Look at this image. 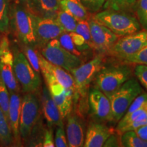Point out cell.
Here are the masks:
<instances>
[{
    "label": "cell",
    "instance_id": "19",
    "mask_svg": "<svg viewBox=\"0 0 147 147\" xmlns=\"http://www.w3.org/2000/svg\"><path fill=\"white\" fill-rule=\"evenodd\" d=\"M27 8L34 15L56 18L60 5L59 0H29Z\"/></svg>",
    "mask_w": 147,
    "mask_h": 147
},
{
    "label": "cell",
    "instance_id": "11",
    "mask_svg": "<svg viewBox=\"0 0 147 147\" xmlns=\"http://www.w3.org/2000/svg\"><path fill=\"white\" fill-rule=\"evenodd\" d=\"M147 46V30L139 31L119 38L112 48L110 54L124 59L127 57L138 52Z\"/></svg>",
    "mask_w": 147,
    "mask_h": 147
},
{
    "label": "cell",
    "instance_id": "23",
    "mask_svg": "<svg viewBox=\"0 0 147 147\" xmlns=\"http://www.w3.org/2000/svg\"><path fill=\"white\" fill-rule=\"evenodd\" d=\"M121 146L147 147V140L141 138L134 130H129L121 134Z\"/></svg>",
    "mask_w": 147,
    "mask_h": 147
},
{
    "label": "cell",
    "instance_id": "6",
    "mask_svg": "<svg viewBox=\"0 0 147 147\" xmlns=\"http://www.w3.org/2000/svg\"><path fill=\"white\" fill-rule=\"evenodd\" d=\"M142 91L138 80L131 78L109 97L113 111V123H117L120 121L131 103Z\"/></svg>",
    "mask_w": 147,
    "mask_h": 147
},
{
    "label": "cell",
    "instance_id": "40",
    "mask_svg": "<svg viewBox=\"0 0 147 147\" xmlns=\"http://www.w3.org/2000/svg\"><path fill=\"white\" fill-rule=\"evenodd\" d=\"M134 131L141 138L147 140V124L136 129Z\"/></svg>",
    "mask_w": 147,
    "mask_h": 147
},
{
    "label": "cell",
    "instance_id": "37",
    "mask_svg": "<svg viewBox=\"0 0 147 147\" xmlns=\"http://www.w3.org/2000/svg\"><path fill=\"white\" fill-rule=\"evenodd\" d=\"M89 12H97L102 7L106 0H79Z\"/></svg>",
    "mask_w": 147,
    "mask_h": 147
},
{
    "label": "cell",
    "instance_id": "13",
    "mask_svg": "<svg viewBox=\"0 0 147 147\" xmlns=\"http://www.w3.org/2000/svg\"><path fill=\"white\" fill-rule=\"evenodd\" d=\"M34 23L37 47L40 48L65 32L55 18L40 17L34 14Z\"/></svg>",
    "mask_w": 147,
    "mask_h": 147
},
{
    "label": "cell",
    "instance_id": "5",
    "mask_svg": "<svg viewBox=\"0 0 147 147\" xmlns=\"http://www.w3.org/2000/svg\"><path fill=\"white\" fill-rule=\"evenodd\" d=\"M103 66V57L100 54L87 63H83L70 71L75 84L74 98H80L82 104H85V100L89 93V86L94 80L97 73Z\"/></svg>",
    "mask_w": 147,
    "mask_h": 147
},
{
    "label": "cell",
    "instance_id": "28",
    "mask_svg": "<svg viewBox=\"0 0 147 147\" xmlns=\"http://www.w3.org/2000/svg\"><path fill=\"white\" fill-rule=\"evenodd\" d=\"M22 45L23 48V53L26 57L27 59L28 60L29 63L32 65V67L38 73L40 72V59H39V52H38L35 47H31L28 45Z\"/></svg>",
    "mask_w": 147,
    "mask_h": 147
},
{
    "label": "cell",
    "instance_id": "14",
    "mask_svg": "<svg viewBox=\"0 0 147 147\" xmlns=\"http://www.w3.org/2000/svg\"><path fill=\"white\" fill-rule=\"evenodd\" d=\"M88 21L91 31L92 48L100 53H110L119 37L92 17Z\"/></svg>",
    "mask_w": 147,
    "mask_h": 147
},
{
    "label": "cell",
    "instance_id": "22",
    "mask_svg": "<svg viewBox=\"0 0 147 147\" xmlns=\"http://www.w3.org/2000/svg\"><path fill=\"white\" fill-rule=\"evenodd\" d=\"M74 94V91L72 90L65 89L59 95H51L63 119H65L71 113Z\"/></svg>",
    "mask_w": 147,
    "mask_h": 147
},
{
    "label": "cell",
    "instance_id": "9",
    "mask_svg": "<svg viewBox=\"0 0 147 147\" xmlns=\"http://www.w3.org/2000/svg\"><path fill=\"white\" fill-rule=\"evenodd\" d=\"M40 53L48 61L59 66L69 73L83 63L81 57L72 54L62 47L58 38L51 40L40 48Z\"/></svg>",
    "mask_w": 147,
    "mask_h": 147
},
{
    "label": "cell",
    "instance_id": "12",
    "mask_svg": "<svg viewBox=\"0 0 147 147\" xmlns=\"http://www.w3.org/2000/svg\"><path fill=\"white\" fill-rule=\"evenodd\" d=\"M89 112L97 122H113V111L109 98L102 91L93 87L88 93Z\"/></svg>",
    "mask_w": 147,
    "mask_h": 147
},
{
    "label": "cell",
    "instance_id": "4",
    "mask_svg": "<svg viewBox=\"0 0 147 147\" xmlns=\"http://www.w3.org/2000/svg\"><path fill=\"white\" fill-rule=\"evenodd\" d=\"M13 69L16 80L23 93H36L41 85V79L32 67L24 53L14 46L13 51Z\"/></svg>",
    "mask_w": 147,
    "mask_h": 147
},
{
    "label": "cell",
    "instance_id": "34",
    "mask_svg": "<svg viewBox=\"0 0 147 147\" xmlns=\"http://www.w3.org/2000/svg\"><path fill=\"white\" fill-rule=\"evenodd\" d=\"M55 146L57 147H67V136H66L65 130L64 129L63 125L57 127L55 131V136L54 138Z\"/></svg>",
    "mask_w": 147,
    "mask_h": 147
},
{
    "label": "cell",
    "instance_id": "27",
    "mask_svg": "<svg viewBox=\"0 0 147 147\" xmlns=\"http://www.w3.org/2000/svg\"><path fill=\"white\" fill-rule=\"evenodd\" d=\"M133 8L142 28L147 30V0H136Z\"/></svg>",
    "mask_w": 147,
    "mask_h": 147
},
{
    "label": "cell",
    "instance_id": "26",
    "mask_svg": "<svg viewBox=\"0 0 147 147\" xmlns=\"http://www.w3.org/2000/svg\"><path fill=\"white\" fill-rule=\"evenodd\" d=\"M10 0H0V33L7 34L9 28V13H10Z\"/></svg>",
    "mask_w": 147,
    "mask_h": 147
},
{
    "label": "cell",
    "instance_id": "39",
    "mask_svg": "<svg viewBox=\"0 0 147 147\" xmlns=\"http://www.w3.org/2000/svg\"><path fill=\"white\" fill-rule=\"evenodd\" d=\"M104 146H121V135L117 132V134L114 132L108 137L106 141L104 143Z\"/></svg>",
    "mask_w": 147,
    "mask_h": 147
},
{
    "label": "cell",
    "instance_id": "41",
    "mask_svg": "<svg viewBox=\"0 0 147 147\" xmlns=\"http://www.w3.org/2000/svg\"><path fill=\"white\" fill-rule=\"evenodd\" d=\"M14 1H16V2L22 3V4L26 5V6H27V3H28L29 0H14Z\"/></svg>",
    "mask_w": 147,
    "mask_h": 147
},
{
    "label": "cell",
    "instance_id": "3",
    "mask_svg": "<svg viewBox=\"0 0 147 147\" xmlns=\"http://www.w3.org/2000/svg\"><path fill=\"white\" fill-rule=\"evenodd\" d=\"M131 66L126 64L102 66L94 80L95 88L104 93L108 98L120 88L123 84L131 78Z\"/></svg>",
    "mask_w": 147,
    "mask_h": 147
},
{
    "label": "cell",
    "instance_id": "33",
    "mask_svg": "<svg viewBox=\"0 0 147 147\" xmlns=\"http://www.w3.org/2000/svg\"><path fill=\"white\" fill-rule=\"evenodd\" d=\"M123 60L128 63L147 65V46L138 52L127 57Z\"/></svg>",
    "mask_w": 147,
    "mask_h": 147
},
{
    "label": "cell",
    "instance_id": "36",
    "mask_svg": "<svg viewBox=\"0 0 147 147\" xmlns=\"http://www.w3.org/2000/svg\"><path fill=\"white\" fill-rule=\"evenodd\" d=\"M134 74L138 82L147 90V65L136 64L134 67Z\"/></svg>",
    "mask_w": 147,
    "mask_h": 147
},
{
    "label": "cell",
    "instance_id": "18",
    "mask_svg": "<svg viewBox=\"0 0 147 147\" xmlns=\"http://www.w3.org/2000/svg\"><path fill=\"white\" fill-rule=\"evenodd\" d=\"M41 106L44 116L49 126L58 127L63 125V118L47 87H44L42 89Z\"/></svg>",
    "mask_w": 147,
    "mask_h": 147
},
{
    "label": "cell",
    "instance_id": "25",
    "mask_svg": "<svg viewBox=\"0 0 147 147\" xmlns=\"http://www.w3.org/2000/svg\"><path fill=\"white\" fill-rule=\"evenodd\" d=\"M14 138L8 121L0 108V142L5 146L13 143Z\"/></svg>",
    "mask_w": 147,
    "mask_h": 147
},
{
    "label": "cell",
    "instance_id": "31",
    "mask_svg": "<svg viewBox=\"0 0 147 147\" xmlns=\"http://www.w3.org/2000/svg\"><path fill=\"white\" fill-rule=\"evenodd\" d=\"M58 39L61 46L64 48L65 50H67V51H69V52H70L74 55H76V56L81 57L82 55V53L77 50L75 45H74L72 40H71L69 32H63V34L59 37Z\"/></svg>",
    "mask_w": 147,
    "mask_h": 147
},
{
    "label": "cell",
    "instance_id": "20",
    "mask_svg": "<svg viewBox=\"0 0 147 147\" xmlns=\"http://www.w3.org/2000/svg\"><path fill=\"white\" fill-rule=\"evenodd\" d=\"M22 97L19 93H10V104L8 122L12 131L14 140L19 142V121Z\"/></svg>",
    "mask_w": 147,
    "mask_h": 147
},
{
    "label": "cell",
    "instance_id": "29",
    "mask_svg": "<svg viewBox=\"0 0 147 147\" xmlns=\"http://www.w3.org/2000/svg\"><path fill=\"white\" fill-rule=\"evenodd\" d=\"M136 1V0H106L104 8L127 12L133 8Z\"/></svg>",
    "mask_w": 147,
    "mask_h": 147
},
{
    "label": "cell",
    "instance_id": "1",
    "mask_svg": "<svg viewBox=\"0 0 147 147\" xmlns=\"http://www.w3.org/2000/svg\"><path fill=\"white\" fill-rule=\"evenodd\" d=\"M9 28L21 45L37 47L34 14L26 5L16 1L10 4Z\"/></svg>",
    "mask_w": 147,
    "mask_h": 147
},
{
    "label": "cell",
    "instance_id": "35",
    "mask_svg": "<svg viewBox=\"0 0 147 147\" xmlns=\"http://www.w3.org/2000/svg\"><path fill=\"white\" fill-rule=\"evenodd\" d=\"M71 40L74 45L77 49V50L80 51V53H82L83 51H88L91 48V47L88 45V43L84 40V38L81 35L77 34L76 32H70L69 33Z\"/></svg>",
    "mask_w": 147,
    "mask_h": 147
},
{
    "label": "cell",
    "instance_id": "10",
    "mask_svg": "<svg viewBox=\"0 0 147 147\" xmlns=\"http://www.w3.org/2000/svg\"><path fill=\"white\" fill-rule=\"evenodd\" d=\"M0 76L9 93H19L20 85L14 73L13 53L6 34L3 35L0 41Z\"/></svg>",
    "mask_w": 147,
    "mask_h": 147
},
{
    "label": "cell",
    "instance_id": "30",
    "mask_svg": "<svg viewBox=\"0 0 147 147\" xmlns=\"http://www.w3.org/2000/svg\"><path fill=\"white\" fill-rule=\"evenodd\" d=\"M9 104H10V93L0 76V108L4 114L7 121L8 119Z\"/></svg>",
    "mask_w": 147,
    "mask_h": 147
},
{
    "label": "cell",
    "instance_id": "7",
    "mask_svg": "<svg viewBox=\"0 0 147 147\" xmlns=\"http://www.w3.org/2000/svg\"><path fill=\"white\" fill-rule=\"evenodd\" d=\"M40 117V104L36 93H26L22 98L19 121L20 138L27 140L32 136Z\"/></svg>",
    "mask_w": 147,
    "mask_h": 147
},
{
    "label": "cell",
    "instance_id": "32",
    "mask_svg": "<svg viewBox=\"0 0 147 147\" xmlns=\"http://www.w3.org/2000/svg\"><path fill=\"white\" fill-rule=\"evenodd\" d=\"M75 32L77 34L81 35L84 38L86 42H87L91 48H92L91 43V31H90V26L88 20H80L77 23Z\"/></svg>",
    "mask_w": 147,
    "mask_h": 147
},
{
    "label": "cell",
    "instance_id": "17",
    "mask_svg": "<svg viewBox=\"0 0 147 147\" xmlns=\"http://www.w3.org/2000/svg\"><path fill=\"white\" fill-rule=\"evenodd\" d=\"M40 67L41 72H47L67 89L75 92V84L73 76L69 71L59 66L55 65L46 60L39 52Z\"/></svg>",
    "mask_w": 147,
    "mask_h": 147
},
{
    "label": "cell",
    "instance_id": "24",
    "mask_svg": "<svg viewBox=\"0 0 147 147\" xmlns=\"http://www.w3.org/2000/svg\"><path fill=\"white\" fill-rule=\"evenodd\" d=\"M55 19L58 21L60 25L63 27L66 32H74L76 29L78 20L68 12L60 9Z\"/></svg>",
    "mask_w": 147,
    "mask_h": 147
},
{
    "label": "cell",
    "instance_id": "15",
    "mask_svg": "<svg viewBox=\"0 0 147 147\" xmlns=\"http://www.w3.org/2000/svg\"><path fill=\"white\" fill-rule=\"evenodd\" d=\"M66 118L65 134L68 146H83L86 131L82 119L78 115L71 114V113Z\"/></svg>",
    "mask_w": 147,
    "mask_h": 147
},
{
    "label": "cell",
    "instance_id": "21",
    "mask_svg": "<svg viewBox=\"0 0 147 147\" xmlns=\"http://www.w3.org/2000/svg\"><path fill=\"white\" fill-rule=\"evenodd\" d=\"M60 8L74 16L78 21L89 20V12L79 0H59Z\"/></svg>",
    "mask_w": 147,
    "mask_h": 147
},
{
    "label": "cell",
    "instance_id": "2",
    "mask_svg": "<svg viewBox=\"0 0 147 147\" xmlns=\"http://www.w3.org/2000/svg\"><path fill=\"white\" fill-rule=\"evenodd\" d=\"M92 18L119 37L132 34L142 29L137 18L125 11L105 9Z\"/></svg>",
    "mask_w": 147,
    "mask_h": 147
},
{
    "label": "cell",
    "instance_id": "38",
    "mask_svg": "<svg viewBox=\"0 0 147 147\" xmlns=\"http://www.w3.org/2000/svg\"><path fill=\"white\" fill-rule=\"evenodd\" d=\"M42 146L44 147H54L55 140L54 136H53L52 129H49L45 131L43 136V140H42Z\"/></svg>",
    "mask_w": 147,
    "mask_h": 147
},
{
    "label": "cell",
    "instance_id": "8",
    "mask_svg": "<svg viewBox=\"0 0 147 147\" xmlns=\"http://www.w3.org/2000/svg\"><path fill=\"white\" fill-rule=\"evenodd\" d=\"M147 124V93L142 92L131 103L123 117L117 123L115 131L119 134L135 130Z\"/></svg>",
    "mask_w": 147,
    "mask_h": 147
},
{
    "label": "cell",
    "instance_id": "16",
    "mask_svg": "<svg viewBox=\"0 0 147 147\" xmlns=\"http://www.w3.org/2000/svg\"><path fill=\"white\" fill-rule=\"evenodd\" d=\"M115 131L108 127L104 123L93 121L91 123L86 131L84 147H102L108 137Z\"/></svg>",
    "mask_w": 147,
    "mask_h": 147
}]
</instances>
